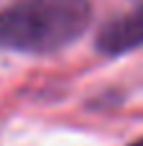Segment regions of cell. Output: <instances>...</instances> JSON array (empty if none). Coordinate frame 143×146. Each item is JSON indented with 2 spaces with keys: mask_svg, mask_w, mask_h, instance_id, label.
Wrapping results in <instances>:
<instances>
[{
  "mask_svg": "<svg viewBox=\"0 0 143 146\" xmlns=\"http://www.w3.org/2000/svg\"><path fill=\"white\" fill-rule=\"evenodd\" d=\"M130 146H143V139H136V141H133Z\"/></svg>",
  "mask_w": 143,
  "mask_h": 146,
  "instance_id": "obj_3",
  "label": "cell"
},
{
  "mask_svg": "<svg viewBox=\"0 0 143 146\" xmlns=\"http://www.w3.org/2000/svg\"><path fill=\"white\" fill-rule=\"evenodd\" d=\"M95 44L105 56H120L143 46V0H136L128 13L107 21L100 28Z\"/></svg>",
  "mask_w": 143,
  "mask_h": 146,
  "instance_id": "obj_2",
  "label": "cell"
},
{
  "mask_svg": "<svg viewBox=\"0 0 143 146\" xmlns=\"http://www.w3.org/2000/svg\"><path fill=\"white\" fill-rule=\"evenodd\" d=\"M90 21V0H15L0 10V49L51 54L74 44Z\"/></svg>",
  "mask_w": 143,
  "mask_h": 146,
  "instance_id": "obj_1",
  "label": "cell"
}]
</instances>
